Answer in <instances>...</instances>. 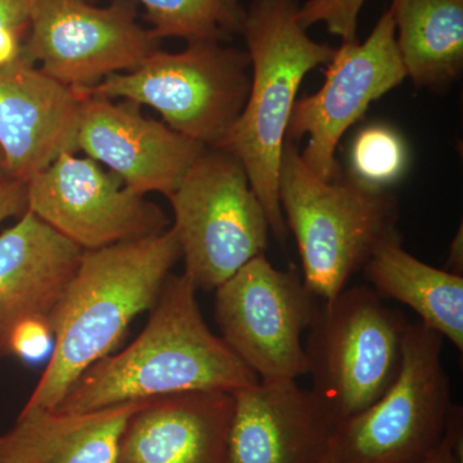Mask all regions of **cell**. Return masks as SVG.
<instances>
[{
	"mask_svg": "<svg viewBox=\"0 0 463 463\" xmlns=\"http://www.w3.org/2000/svg\"><path fill=\"white\" fill-rule=\"evenodd\" d=\"M181 258L172 228L84 250L52 315L50 362L21 412L53 411L90 365L112 354L133 319L155 307Z\"/></svg>",
	"mask_w": 463,
	"mask_h": 463,
	"instance_id": "obj_1",
	"label": "cell"
},
{
	"mask_svg": "<svg viewBox=\"0 0 463 463\" xmlns=\"http://www.w3.org/2000/svg\"><path fill=\"white\" fill-rule=\"evenodd\" d=\"M196 295L185 274H170L141 335L90 365L54 412H91L194 390L232 394L257 383V374L210 330Z\"/></svg>",
	"mask_w": 463,
	"mask_h": 463,
	"instance_id": "obj_2",
	"label": "cell"
},
{
	"mask_svg": "<svg viewBox=\"0 0 463 463\" xmlns=\"http://www.w3.org/2000/svg\"><path fill=\"white\" fill-rule=\"evenodd\" d=\"M295 0H254L242 33L251 61L245 108L221 148L239 158L263 205L274 237L285 241L288 225L279 196V167L292 109L310 70L327 65L335 50L307 36Z\"/></svg>",
	"mask_w": 463,
	"mask_h": 463,
	"instance_id": "obj_3",
	"label": "cell"
},
{
	"mask_svg": "<svg viewBox=\"0 0 463 463\" xmlns=\"http://www.w3.org/2000/svg\"><path fill=\"white\" fill-rule=\"evenodd\" d=\"M279 196L286 225L297 239L303 281L321 301L339 295L381 243L401 240L392 194L352 175L323 181L288 139L283 145Z\"/></svg>",
	"mask_w": 463,
	"mask_h": 463,
	"instance_id": "obj_4",
	"label": "cell"
},
{
	"mask_svg": "<svg viewBox=\"0 0 463 463\" xmlns=\"http://www.w3.org/2000/svg\"><path fill=\"white\" fill-rule=\"evenodd\" d=\"M248 52L221 42H188L178 53L160 50L132 71L114 74L79 94L149 106L176 133L221 148L248 100Z\"/></svg>",
	"mask_w": 463,
	"mask_h": 463,
	"instance_id": "obj_5",
	"label": "cell"
},
{
	"mask_svg": "<svg viewBox=\"0 0 463 463\" xmlns=\"http://www.w3.org/2000/svg\"><path fill=\"white\" fill-rule=\"evenodd\" d=\"M408 323L365 286L319 303L304 347L312 392L335 421L364 412L397 379Z\"/></svg>",
	"mask_w": 463,
	"mask_h": 463,
	"instance_id": "obj_6",
	"label": "cell"
},
{
	"mask_svg": "<svg viewBox=\"0 0 463 463\" xmlns=\"http://www.w3.org/2000/svg\"><path fill=\"white\" fill-rule=\"evenodd\" d=\"M167 199L183 274L197 291H215L268 248L264 207L245 167L227 149L206 148Z\"/></svg>",
	"mask_w": 463,
	"mask_h": 463,
	"instance_id": "obj_7",
	"label": "cell"
},
{
	"mask_svg": "<svg viewBox=\"0 0 463 463\" xmlns=\"http://www.w3.org/2000/svg\"><path fill=\"white\" fill-rule=\"evenodd\" d=\"M443 344L421 322L408 323L397 379L364 412L337 423V462L419 463L437 449L453 405Z\"/></svg>",
	"mask_w": 463,
	"mask_h": 463,
	"instance_id": "obj_8",
	"label": "cell"
},
{
	"mask_svg": "<svg viewBox=\"0 0 463 463\" xmlns=\"http://www.w3.org/2000/svg\"><path fill=\"white\" fill-rule=\"evenodd\" d=\"M319 303L297 270L277 269L261 254L215 289V321L259 380H298L307 374L303 334Z\"/></svg>",
	"mask_w": 463,
	"mask_h": 463,
	"instance_id": "obj_9",
	"label": "cell"
},
{
	"mask_svg": "<svg viewBox=\"0 0 463 463\" xmlns=\"http://www.w3.org/2000/svg\"><path fill=\"white\" fill-rule=\"evenodd\" d=\"M134 0L96 7L85 0H33L24 56L58 83L83 93L132 71L160 39L137 20Z\"/></svg>",
	"mask_w": 463,
	"mask_h": 463,
	"instance_id": "obj_10",
	"label": "cell"
},
{
	"mask_svg": "<svg viewBox=\"0 0 463 463\" xmlns=\"http://www.w3.org/2000/svg\"><path fill=\"white\" fill-rule=\"evenodd\" d=\"M27 210L83 250L157 236L169 219L156 203L90 157L62 152L26 182Z\"/></svg>",
	"mask_w": 463,
	"mask_h": 463,
	"instance_id": "obj_11",
	"label": "cell"
},
{
	"mask_svg": "<svg viewBox=\"0 0 463 463\" xmlns=\"http://www.w3.org/2000/svg\"><path fill=\"white\" fill-rule=\"evenodd\" d=\"M321 90L298 99L292 109L286 139L307 146L300 154L306 165L323 181L341 175L337 146L371 103L407 78L397 45L392 11L385 12L364 43H343L335 50Z\"/></svg>",
	"mask_w": 463,
	"mask_h": 463,
	"instance_id": "obj_12",
	"label": "cell"
},
{
	"mask_svg": "<svg viewBox=\"0 0 463 463\" xmlns=\"http://www.w3.org/2000/svg\"><path fill=\"white\" fill-rule=\"evenodd\" d=\"M139 108L130 100L83 97L76 148L108 166L136 194L169 197L206 147L164 121L146 118Z\"/></svg>",
	"mask_w": 463,
	"mask_h": 463,
	"instance_id": "obj_13",
	"label": "cell"
},
{
	"mask_svg": "<svg viewBox=\"0 0 463 463\" xmlns=\"http://www.w3.org/2000/svg\"><path fill=\"white\" fill-rule=\"evenodd\" d=\"M230 463H322L337 422L297 380H259L232 392Z\"/></svg>",
	"mask_w": 463,
	"mask_h": 463,
	"instance_id": "obj_14",
	"label": "cell"
},
{
	"mask_svg": "<svg viewBox=\"0 0 463 463\" xmlns=\"http://www.w3.org/2000/svg\"><path fill=\"white\" fill-rule=\"evenodd\" d=\"M83 251L29 210L0 233V358L14 355L27 330L51 331Z\"/></svg>",
	"mask_w": 463,
	"mask_h": 463,
	"instance_id": "obj_15",
	"label": "cell"
},
{
	"mask_svg": "<svg viewBox=\"0 0 463 463\" xmlns=\"http://www.w3.org/2000/svg\"><path fill=\"white\" fill-rule=\"evenodd\" d=\"M81 100L25 56L0 69V148L9 178L26 183L62 152H78Z\"/></svg>",
	"mask_w": 463,
	"mask_h": 463,
	"instance_id": "obj_16",
	"label": "cell"
},
{
	"mask_svg": "<svg viewBox=\"0 0 463 463\" xmlns=\"http://www.w3.org/2000/svg\"><path fill=\"white\" fill-rule=\"evenodd\" d=\"M232 416L219 390L151 398L128 420L115 463H230Z\"/></svg>",
	"mask_w": 463,
	"mask_h": 463,
	"instance_id": "obj_17",
	"label": "cell"
},
{
	"mask_svg": "<svg viewBox=\"0 0 463 463\" xmlns=\"http://www.w3.org/2000/svg\"><path fill=\"white\" fill-rule=\"evenodd\" d=\"M147 401L85 413L21 412L0 435V463H115L128 420Z\"/></svg>",
	"mask_w": 463,
	"mask_h": 463,
	"instance_id": "obj_18",
	"label": "cell"
},
{
	"mask_svg": "<svg viewBox=\"0 0 463 463\" xmlns=\"http://www.w3.org/2000/svg\"><path fill=\"white\" fill-rule=\"evenodd\" d=\"M364 270L377 297L410 307L419 322L462 352L463 277L414 258L402 248V239L381 243Z\"/></svg>",
	"mask_w": 463,
	"mask_h": 463,
	"instance_id": "obj_19",
	"label": "cell"
},
{
	"mask_svg": "<svg viewBox=\"0 0 463 463\" xmlns=\"http://www.w3.org/2000/svg\"><path fill=\"white\" fill-rule=\"evenodd\" d=\"M399 56L420 87H447L463 69V0H392Z\"/></svg>",
	"mask_w": 463,
	"mask_h": 463,
	"instance_id": "obj_20",
	"label": "cell"
},
{
	"mask_svg": "<svg viewBox=\"0 0 463 463\" xmlns=\"http://www.w3.org/2000/svg\"><path fill=\"white\" fill-rule=\"evenodd\" d=\"M147 11L152 33L163 41L223 42L242 33L246 12L236 0H134Z\"/></svg>",
	"mask_w": 463,
	"mask_h": 463,
	"instance_id": "obj_21",
	"label": "cell"
},
{
	"mask_svg": "<svg viewBox=\"0 0 463 463\" xmlns=\"http://www.w3.org/2000/svg\"><path fill=\"white\" fill-rule=\"evenodd\" d=\"M407 147L386 125H373L356 136L350 152L353 178L374 188L397 182L407 167Z\"/></svg>",
	"mask_w": 463,
	"mask_h": 463,
	"instance_id": "obj_22",
	"label": "cell"
},
{
	"mask_svg": "<svg viewBox=\"0 0 463 463\" xmlns=\"http://www.w3.org/2000/svg\"><path fill=\"white\" fill-rule=\"evenodd\" d=\"M365 0H307L298 8V21L304 29L325 24L343 43L356 42L359 12Z\"/></svg>",
	"mask_w": 463,
	"mask_h": 463,
	"instance_id": "obj_23",
	"label": "cell"
},
{
	"mask_svg": "<svg viewBox=\"0 0 463 463\" xmlns=\"http://www.w3.org/2000/svg\"><path fill=\"white\" fill-rule=\"evenodd\" d=\"M33 0H0V69L24 57Z\"/></svg>",
	"mask_w": 463,
	"mask_h": 463,
	"instance_id": "obj_24",
	"label": "cell"
},
{
	"mask_svg": "<svg viewBox=\"0 0 463 463\" xmlns=\"http://www.w3.org/2000/svg\"><path fill=\"white\" fill-rule=\"evenodd\" d=\"M419 463H463V412L459 405H452L446 434L437 449Z\"/></svg>",
	"mask_w": 463,
	"mask_h": 463,
	"instance_id": "obj_25",
	"label": "cell"
},
{
	"mask_svg": "<svg viewBox=\"0 0 463 463\" xmlns=\"http://www.w3.org/2000/svg\"><path fill=\"white\" fill-rule=\"evenodd\" d=\"M27 210L26 183L20 181L5 182L0 185V223L25 214Z\"/></svg>",
	"mask_w": 463,
	"mask_h": 463,
	"instance_id": "obj_26",
	"label": "cell"
},
{
	"mask_svg": "<svg viewBox=\"0 0 463 463\" xmlns=\"http://www.w3.org/2000/svg\"><path fill=\"white\" fill-rule=\"evenodd\" d=\"M444 269L448 272L462 276L463 272V236L462 225L459 227L458 232L453 239L449 246V252H448V259L446 268Z\"/></svg>",
	"mask_w": 463,
	"mask_h": 463,
	"instance_id": "obj_27",
	"label": "cell"
},
{
	"mask_svg": "<svg viewBox=\"0 0 463 463\" xmlns=\"http://www.w3.org/2000/svg\"><path fill=\"white\" fill-rule=\"evenodd\" d=\"M8 181H11V178H9L7 167H5V154H3L2 148H0V185L5 184Z\"/></svg>",
	"mask_w": 463,
	"mask_h": 463,
	"instance_id": "obj_28",
	"label": "cell"
},
{
	"mask_svg": "<svg viewBox=\"0 0 463 463\" xmlns=\"http://www.w3.org/2000/svg\"><path fill=\"white\" fill-rule=\"evenodd\" d=\"M322 463H339L337 462L336 457L334 455V450H332L331 444L330 448H328L327 453H326L325 458H323Z\"/></svg>",
	"mask_w": 463,
	"mask_h": 463,
	"instance_id": "obj_29",
	"label": "cell"
}]
</instances>
